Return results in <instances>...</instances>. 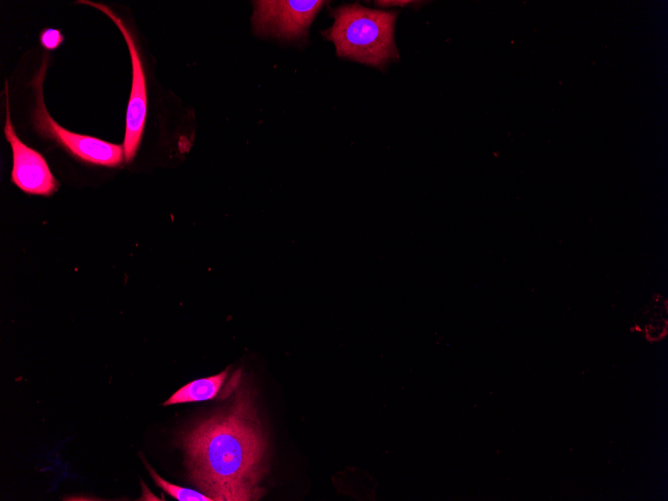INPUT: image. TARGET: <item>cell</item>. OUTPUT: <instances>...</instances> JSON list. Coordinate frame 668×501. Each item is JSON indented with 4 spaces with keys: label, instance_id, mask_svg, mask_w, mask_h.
<instances>
[{
    "label": "cell",
    "instance_id": "cell-7",
    "mask_svg": "<svg viewBox=\"0 0 668 501\" xmlns=\"http://www.w3.org/2000/svg\"><path fill=\"white\" fill-rule=\"evenodd\" d=\"M226 376L227 371H223L211 377L194 380L177 390L164 405L212 399L218 394Z\"/></svg>",
    "mask_w": 668,
    "mask_h": 501
},
{
    "label": "cell",
    "instance_id": "cell-6",
    "mask_svg": "<svg viewBox=\"0 0 668 501\" xmlns=\"http://www.w3.org/2000/svg\"><path fill=\"white\" fill-rule=\"evenodd\" d=\"M5 88L6 120L4 132L11 145L13 155L11 180L26 193L49 196L57 190L58 183L44 157L25 145L17 136L10 118L7 82Z\"/></svg>",
    "mask_w": 668,
    "mask_h": 501
},
{
    "label": "cell",
    "instance_id": "cell-3",
    "mask_svg": "<svg viewBox=\"0 0 668 501\" xmlns=\"http://www.w3.org/2000/svg\"><path fill=\"white\" fill-rule=\"evenodd\" d=\"M46 65L47 60L44 58L41 69L34 80L36 100L32 120L37 132L55 140L83 161L108 167L119 166L124 158L123 145L66 130L48 113L42 93Z\"/></svg>",
    "mask_w": 668,
    "mask_h": 501
},
{
    "label": "cell",
    "instance_id": "cell-1",
    "mask_svg": "<svg viewBox=\"0 0 668 501\" xmlns=\"http://www.w3.org/2000/svg\"><path fill=\"white\" fill-rule=\"evenodd\" d=\"M195 484L213 500H258L266 440L251 397L240 393L225 412L199 423L184 439Z\"/></svg>",
    "mask_w": 668,
    "mask_h": 501
},
{
    "label": "cell",
    "instance_id": "cell-2",
    "mask_svg": "<svg viewBox=\"0 0 668 501\" xmlns=\"http://www.w3.org/2000/svg\"><path fill=\"white\" fill-rule=\"evenodd\" d=\"M332 16L334 22L323 35L333 42L339 57L380 69L399 59L394 40L397 11L355 3L337 7Z\"/></svg>",
    "mask_w": 668,
    "mask_h": 501
},
{
    "label": "cell",
    "instance_id": "cell-4",
    "mask_svg": "<svg viewBox=\"0 0 668 501\" xmlns=\"http://www.w3.org/2000/svg\"><path fill=\"white\" fill-rule=\"evenodd\" d=\"M326 2L322 0H260L254 2L253 27L257 34L301 40Z\"/></svg>",
    "mask_w": 668,
    "mask_h": 501
},
{
    "label": "cell",
    "instance_id": "cell-8",
    "mask_svg": "<svg viewBox=\"0 0 668 501\" xmlns=\"http://www.w3.org/2000/svg\"><path fill=\"white\" fill-rule=\"evenodd\" d=\"M153 480L156 485L168 493L173 498L179 501H212L213 499L208 495L202 494L192 489L174 485L163 478H161L150 466L147 465Z\"/></svg>",
    "mask_w": 668,
    "mask_h": 501
},
{
    "label": "cell",
    "instance_id": "cell-5",
    "mask_svg": "<svg viewBox=\"0 0 668 501\" xmlns=\"http://www.w3.org/2000/svg\"><path fill=\"white\" fill-rule=\"evenodd\" d=\"M78 3L90 5L106 14L121 31L129 50L132 66V82L126 113L123 149L124 159L127 163H130L139 148L147 113L146 80L140 54L134 36L127 25L107 5L88 0H81Z\"/></svg>",
    "mask_w": 668,
    "mask_h": 501
},
{
    "label": "cell",
    "instance_id": "cell-10",
    "mask_svg": "<svg viewBox=\"0 0 668 501\" xmlns=\"http://www.w3.org/2000/svg\"><path fill=\"white\" fill-rule=\"evenodd\" d=\"M423 2L422 1H413V0H390V1H375V4L381 7H390V6H415V5H421Z\"/></svg>",
    "mask_w": 668,
    "mask_h": 501
},
{
    "label": "cell",
    "instance_id": "cell-9",
    "mask_svg": "<svg viewBox=\"0 0 668 501\" xmlns=\"http://www.w3.org/2000/svg\"><path fill=\"white\" fill-rule=\"evenodd\" d=\"M40 42L47 50H54L63 42V35L57 29L47 28L40 34Z\"/></svg>",
    "mask_w": 668,
    "mask_h": 501
}]
</instances>
